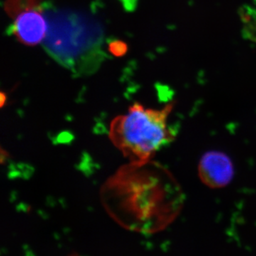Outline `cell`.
<instances>
[{"label":"cell","instance_id":"cell-1","mask_svg":"<svg viewBox=\"0 0 256 256\" xmlns=\"http://www.w3.org/2000/svg\"><path fill=\"white\" fill-rule=\"evenodd\" d=\"M100 196L116 223L140 234H154L166 228L183 203L176 180L152 160L120 166L102 184Z\"/></svg>","mask_w":256,"mask_h":256},{"label":"cell","instance_id":"cell-2","mask_svg":"<svg viewBox=\"0 0 256 256\" xmlns=\"http://www.w3.org/2000/svg\"><path fill=\"white\" fill-rule=\"evenodd\" d=\"M48 22L43 42L46 53L77 76L96 72L106 60L104 28L88 13L47 6Z\"/></svg>","mask_w":256,"mask_h":256},{"label":"cell","instance_id":"cell-3","mask_svg":"<svg viewBox=\"0 0 256 256\" xmlns=\"http://www.w3.org/2000/svg\"><path fill=\"white\" fill-rule=\"evenodd\" d=\"M173 108V102L162 109L146 108L136 102L127 114L111 121L109 139L129 162L150 161L174 139V131L168 122Z\"/></svg>","mask_w":256,"mask_h":256},{"label":"cell","instance_id":"cell-4","mask_svg":"<svg viewBox=\"0 0 256 256\" xmlns=\"http://www.w3.org/2000/svg\"><path fill=\"white\" fill-rule=\"evenodd\" d=\"M42 9L28 10L16 16L8 32L26 46H36L44 40L48 22Z\"/></svg>","mask_w":256,"mask_h":256},{"label":"cell","instance_id":"cell-5","mask_svg":"<svg viewBox=\"0 0 256 256\" xmlns=\"http://www.w3.org/2000/svg\"><path fill=\"white\" fill-rule=\"evenodd\" d=\"M200 176L210 188L226 186L233 178V164L223 153L210 152L202 158L198 166Z\"/></svg>","mask_w":256,"mask_h":256},{"label":"cell","instance_id":"cell-6","mask_svg":"<svg viewBox=\"0 0 256 256\" xmlns=\"http://www.w3.org/2000/svg\"><path fill=\"white\" fill-rule=\"evenodd\" d=\"M42 0H6L4 9L6 14L14 18L28 10L42 9Z\"/></svg>","mask_w":256,"mask_h":256},{"label":"cell","instance_id":"cell-7","mask_svg":"<svg viewBox=\"0 0 256 256\" xmlns=\"http://www.w3.org/2000/svg\"><path fill=\"white\" fill-rule=\"evenodd\" d=\"M108 50L114 56L120 57L127 53L128 46L120 40H112L109 43Z\"/></svg>","mask_w":256,"mask_h":256},{"label":"cell","instance_id":"cell-8","mask_svg":"<svg viewBox=\"0 0 256 256\" xmlns=\"http://www.w3.org/2000/svg\"><path fill=\"white\" fill-rule=\"evenodd\" d=\"M127 12H134L137 8L138 0H119Z\"/></svg>","mask_w":256,"mask_h":256},{"label":"cell","instance_id":"cell-9","mask_svg":"<svg viewBox=\"0 0 256 256\" xmlns=\"http://www.w3.org/2000/svg\"><path fill=\"white\" fill-rule=\"evenodd\" d=\"M6 96L4 92H1V107L4 106L5 102H6Z\"/></svg>","mask_w":256,"mask_h":256}]
</instances>
